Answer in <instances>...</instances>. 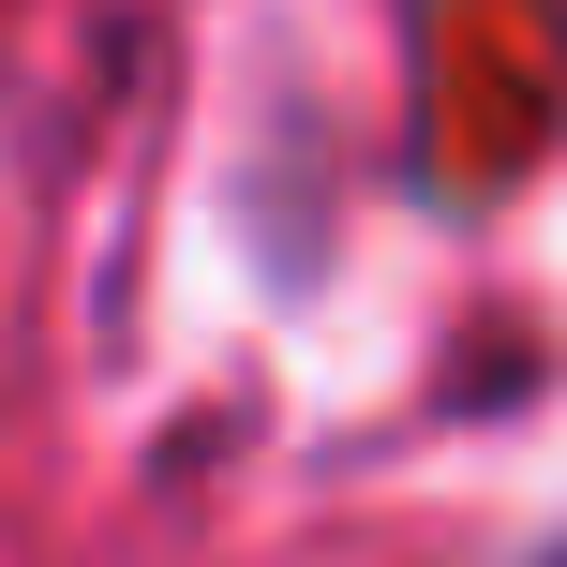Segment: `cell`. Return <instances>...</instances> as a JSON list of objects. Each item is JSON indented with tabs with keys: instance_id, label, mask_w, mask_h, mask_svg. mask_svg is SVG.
<instances>
[{
	"instance_id": "obj_1",
	"label": "cell",
	"mask_w": 567,
	"mask_h": 567,
	"mask_svg": "<svg viewBox=\"0 0 567 567\" xmlns=\"http://www.w3.org/2000/svg\"><path fill=\"white\" fill-rule=\"evenodd\" d=\"M523 567H567V538H553V553H523Z\"/></svg>"
}]
</instances>
